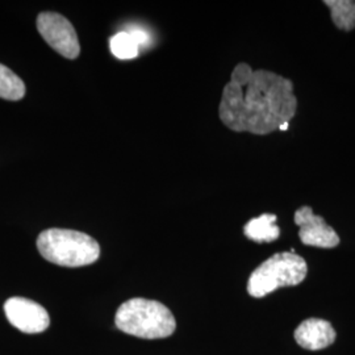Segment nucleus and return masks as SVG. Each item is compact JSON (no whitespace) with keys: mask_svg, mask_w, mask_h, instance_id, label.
<instances>
[{"mask_svg":"<svg viewBox=\"0 0 355 355\" xmlns=\"http://www.w3.org/2000/svg\"><path fill=\"white\" fill-rule=\"evenodd\" d=\"M296 110L297 99L290 79L239 64L223 89L218 114L233 132L263 136L290 123Z\"/></svg>","mask_w":355,"mask_h":355,"instance_id":"nucleus-1","label":"nucleus"},{"mask_svg":"<svg viewBox=\"0 0 355 355\" xmlns=\"http://www.w3.org/2000/svg\"><path fill=\"white\" fill-rule=\"evenodd\" d=\"M114 324L117 329L144 340L170 337L177 329V321L166 305L135 297L119 306Z\"/></svg>","mask_w":355,"mask_h":355,"instance_id":"nucleus-2","label":"nucleus"},{"mask_svg":"<svg viewBox=\"0 0 355 355\" xmlns=\"http://www.w3.org/2000/svg\"><path fill=\"white\" fill-rule=\"evenodd\" d=\"M40 254L54 265L89 266L101 257V246L91 236L71 229L51 228L40 233Z\"/></svg>","mask_w":355,"mask_h":355,"instance_id":"nucleus-3","label":"nucleus"},{"mask_svg":"<svg viewBox=\"0 0 355 355\" xmlns=\"http://www.w3.org/2000/svg\"><path fill=\"white\" fill-rule=\"evenodd\" d=\"M306 272L308 266L304 258L293 250L274 254L252 272L248 292L250 296L261 299L282 287L300 284Z\"/></svg>","mask_w":355,"mask_h":355,"instance_id":"nucleus-4","label":"nucleus"},{"mask_svg":"<svg viewBox=\"0 0 355 355\" xmlns=\"http://www.w3.org/2000/svg\"><path fill=\"white\" fill-rule=\"evenodd\" d=\"M37 31L42 38L64 58L76 60L80 45L73 24L60 13L41 12L37 16Z\"/></svg>","mask_w":355,"mask_h":355,"instance_id":"nucleus-5","label":"nucleus"},{"mask_svg":"<svg viewBox=\"0 0 355 355\" xmlns=\"http://www.w3.org/2000/svg\"><path fill=\"white\" fill-rule=\"evenodd\" d=\"M4 312L11 325L26 334L42 333L51 325L48 311L26 297L16 296L8 299L4 303Z\"/></svg>","mask_w":355,"mask_h":355,"instance_id":"nucleus-6","label":"nucleus"},{"mask_svg":"<svg viewBox=\"0 0 355 355\" xmlns=\"http://www.w3.org/2000/svg\"><path fill=\"white\" fill-rule=\"evenodd\" d=\"M295 224L299 227V237L304 245L331 249L340 243L336 230L321 216L315 215L311 207H302L295 212Z\"/></svg>","mask_w":355,"mask_h":355,"instance_id":"nucleus-7","label":"nucleus"},{"mask_svg":"<svg viewBox=\"0 0 355 355\" xmlns=\"http://www.w3.org/2000/svg\"><path fill=\"white\" fill-rule=\"evenodd\" d=\"M336 330L321 318H308L295 330V340L306 350H322L336 341Z\"/></svg>","mask_w":355,"mask_h":355,"instance_id":"nucleus-8","label":"nucleus"},{"mask_svg":"<svg viewBox=\"0 0 355 355\" xmlns=\"http://www.w3.org/2000/svg\"><path fill=\"white\" fill-rule=\"evenodd\" d=\"M245 236L254 242L263 243L278 240L280 229L277 225V216L265 214L252 218L243 228Z\"/></svg>","mask_w":355,"mask_h":355,"instance_id":"nucleus-9","label":"nucleus"},{"mask_svg":"<svg viewBox=\"0 0 355 355\" xmlns=\"http://www.w3.org/2000/svg\"><path fill=\"white\" fill-rule=\"evenodd\" d=\"M333 23L341 31L349 32L355 28V0H325Z\"/></svg>","mask_w":355,"mask_h":355,"instance_id":"nucleus-10","label":"nucleus"},{"mask_svg":"<svg viewBox=\"0 0 355 355\" xmlns=\"http://www.w3.org/2000/svg\"><path fill=\"white\" fill-rule=\"evenodd\" d=\"M26 95L24 82L11 69L0 64V98L16 102Z\"/></svg>","mask_w":355,"mask_h":355,"instance_id":"nucleus-11","label":"nucleus"},{"mask_svg":"<svg viewBox=\"0 0 355 355\" xmlns=\"http://www.w3.org/2000/svg\"><path fill=\"white\" fill-rule=\"evenodd\" d=\"M110 49L119 60H133L139 55L140 46L129 32H119L110 40Z\"/></svg>","mask_w":355,"mask_h":355,"instance_id":"nucleus-12","label":"nucleus"},{"mask_svg":"<svg viewBox=\"0 0 355 355\" xmlns=\"http://www.w3.org/2000/svg\"><path fill=\"white\" fill-rule=\"evenodd\" d=\"M129 33H130V36L132 38L136 41V44L139 45V46H144V45H146L148 42H149V35L144 31V29H140V28H133L132 31H128Z\"/></svg>","mask_w":355,"mask_h":355,"instance_id":"nucleus-13","label":"nucleus"},{"mask_svg":"<svg viewBox=\"0 0 355 355\" xmlns=\"http://www.w3.org/2000/svg\"><path fill=\"white\" fill-rule=\"evenodd\" d=\"M288 127H290V123H284L283 125H280L279 130L284 132V130H287V129H288Z\"/></svg>","mask_w":355,"mask_h":355,"instance_id":"nucleus-14","label":"nucleus"}]
</instances>
